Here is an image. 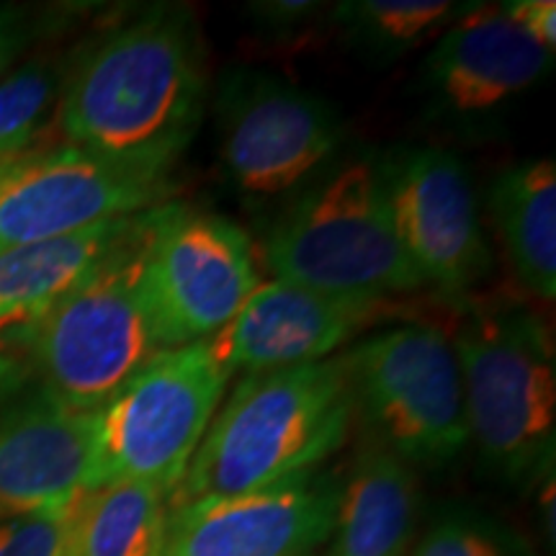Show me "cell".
I'll return each instance as SVG.
<instances>
[{"instance_id":"5bb4252c","label":"cell","mask_w":556,"mask_h":556,"mask_svg":"<svg viewBox=\"0 0 556 556\" xmlns=\"http://www.w3.org/2000/svg\"><path fill=\"white\" fill-rule=\"evenodd\" d=\"M544 50L490 3H469L438 34L422 62V90L441 116L479 119L503 111L552 73Z\"/></svg>"},{"instance_id":"52a82bcc","label":"cell","mask_w":556,"mask_h":556,"mask_svg":"<svg viewBox=\"0 0 556 556\" xmlns=\"http://www.w3.org/2000/svg\"><path fill=\"white\" fill-rule=\"evenodd\" d=\"M229 381L206 340L157 353L99 409V484H150L170 497Z\"/></svg>"},{"instance_id":"4fadbf2b","label":"cell","mask_w":556,"mask_h":556,"mask_svg":"<svg viewBox=\"0 0 556 556\" xmlns=\"http://www.w3.org/2000/svg\"><path fill=\"white\" fill-rule=\"evenodd\" d=\"M397 315L394 302H356L274 278L261 281L206 345L232 377L274 371L332 358L345 343Z\"/></svg>"},{"instance_id":"7402d4cb","label":"cell","mask_w":556,"mask_h":556,"mask_svg":"<svg viewBox=\"0 0 556 556\" xmlns=\"http://www.w3.org/2000/svg\"><path fill=\"white\" fill-rule=\"evenodd\" d=\"M409 556H536L503 520L471 507H451L426 528Z\"/></svg>"},{"instance_id":"7a4b0ae2","label":"cell","mask_w":556,"mask_h":556,"mask_svg":"<svg viewBox=\"0 0 556 556\" xmlns=\"http://www.w3.org/2000/svg\"><path fill=\"white\" fill-rule=\"evenodd\" d=\"M353 415L343 356L245 374L219 402L170 510L317 471L343 448Z\"/></svg>"},{"instance_id":"ac0fdd59","label":"cell","mask_w":556,"mask_h":556,"mask_svg":"<svg viewBox=\"0 0 556 556\" xmlns=\"http://www.w3.org/2000/svg\"><path fill=\"white\" fill-rule=\"evenodd\" d=\"M490 214L507 261L523 287L544 302L556 296V165L533 157L500 170Z\"/></svg>"},{"instance_id":"277c9868","label":"cell","mask_w":556,"mask_h":556,"mask_svg":"<svg viewBox=\"0 0 556 556\" xmlns=\"http://www.w3.org/2000/svg\"><path fill=\"white\" fill-rule=\"evenodd\" d=\"M276 281L356 302L422 289L389 208L381 157H356L304 189L263 240Z\"/></svg>"},{"instance_id":"5b68a950","label":"cell","mask_w":556,"mask_h":556,"mask_svg":"<svg viewBox=\"0 0 556 556\" xmlns=\"http://www.w3.org/2000/svg\"><path fill=\"white\" fill-rule=\"evenodd\" d=\"M144 225L114 258L21 332L41 392L75 409H101L160 345L144 294Z\"/></svg>"},{"instance_id":"7c38bea8","label":"cell","mask_w":556,"mask_h":556,"mask_svg":"<svg viewBox=\"0 0 556 556\" xmlns=\"http://www.w3.org/2000/svg\"><path fill=\"white\" fill-rule=\"evenodd\" d=\"M340 479L309 471L266 490L173 507L163 556H315L330 541Z\"/></svg>"},{"instance_id":"ffe728a7","label":"cell","mask_w":556,"mask_h":556,"mask_svg":"<svg viewBox=\"0 0 556 556\" xmlns=\"http://www.w3.org/2000/svg\"><path fill=\"white\" fill-rule=\"evenodd\" d=\"M467 9L451 0H345L330 18L353 50L389 62L435 39Z\"/></svg>"},{"instance_id":"2e32d148","label":"cell","mask_w":556,"mask_h":556,"mask_svg":"<svg viewBox=\"0 0 556 556\" xmlns=\"http://www.w3.org/2000/svg\"><path fill=\"white\" fill-rule=\"evenodd\" d=\"M148 212L62 238L0 248V336H21L62 296L135 240Z\"/></svg>"},{"instance_id":"f1b7e54d","label":"cell","mask_w":556,"mask_h":556,"mask_svg":"<svg viewBox=\"0 0 556 556\" xmlns=\"http://www.w3.org/2000/svg\"><path fill=\"white\" fill-rule=\"evenodd\" d=\"M315 556H317V554H315Z\"/></svg>"},{"instance_id":"4316f807","label":"cell","mask_w":556,"mask_h":556,"mask_svg":"<svg viewBox=\"0 0 556 556\" xmlns=\"http://www.w3.org/2000/svg\"><path fill=\"white\" fill-rule=\"evenodd\" d=\"M9 377H11V361L3 356V353H0V387L5 384V381H9Z\"/></svg>"},{"instance_id":"d4e9b609","label":"cell","mask_w":556,"mask_h":556,"mask_svg":"<svg viewBox=\"0 0 556 556\" xmlns=\"http://www.w3.org/2000/svg\"><path fill=\"white\" fill-rule=\"evenodd\" d=\"M500 9L528 39L544 50H556V3L554 0H507Z\"/></svg>"},{"instance_id":"603a6c76","label":"cell","mask_w":556,"mask_h":556,"mask_svg":"<svg viewBox=\"0 0 556 556\" xmlns=\"http://www.w3.org/2000/svg\"><path fill=\"white\" fill-rule=\"evenodd\" d=\"M70 510L0 520V556H67Z\"/></svg>"},{"instance_id":"8fae6325","label":"cell","mask_w":556,"mask_h":556,"mask_svg":"<svg viewBox=\"0 0 556 556\" xmlns=\"http://www.w3.org/2000/svg\"><path fill=\"white\" fill-rule=\"evenodd\" d=\"M397 238L422 287L469 296L492 270V250L467 165L441 148H402L381 157Z\"/></svg>"},{"instance_id":"484cf974","label":"cell","mask_w":556,"mask_h":556,"mask_svg":"<svg viewBox=\"0 0 556 556\" xmlns=\"http://www.w3.org/2000/svg\"><path fill=\"white\" fill-rule=\"evenodd\" d=\"M31 39L29 16L18 9H0V78L11 73V65Z\"/></svg>"},{"instance_id":"44dd1931","label":"cell","mask_w":556,"mask_h":556,"mask_svg":"<svg viewBox=\"0 0 556 556\" xmlns=\"http://www.w3.org/2000/svg\"><path fill=\"white\" fill-rule=\"evenodd\" d=\"M67 73L58 60H31L0 78V157L24 155L58 106Z\"/></svg>"},{"instance_id":"30bf717a","label":"cell","mask_w":556,"mask_h":556,"mask_svg":"<svg viewBox=\"0 0 556 556\" xmlns=\"http://www.w3.org/2000/svg\"><path fill=\"white\" fill-rule=\"evenodd\" d=\"M173 168L60 144L24 152L0 178V248L62 238L173 201Z\"/></svg>"},{"instance_id":"6da1fadb","label":"cell","mask_w":556,"mask_h":556,"mask_svg":"<svg viewBox=\"0 0 556 556\" xmlns=\"http://www.w3.org/2000/svg\"><path fill=\"white\" fill-rule=\"evenodd\" d=\"M208 90L199 21L152 5L116 26L67 73L58 101L65 144L176 168L197 135Z\"/></svg>"},{"instance_id":"8992f818","label":"cell","mask_w":556,"mask_h":556,"mask_svg":"<svg viewBox=\"0 0 556 556\" xmlns=\"http://www.w3.org/2000/svg\"><path fill=\"white\" fill-rule=\"evenodd\" d=\"M343 364L374 441L413 469L446 467L469 446L462 368L443 330L417 323L377 330Z\"/></svg>"},{"instance_id":"cb8c5ba5","label":"cell","mask_w":556,"mask_h":556,"mask_svg":"<svg viewBox=\"0 0 556 556\" xmlns=\"http://www.w3.org/2000/svg\"><path fill=\"white\" fill-rule=\"evenodd\" d=\"M323 13V5L315 0H258L248 5V16L253 18L255 31L268 37H296Z\"/></svg>"},{"instance_id":"83f0119b","label":"cell","mask_w":556,"mask_h":556,"mask_svg":"<svg viewBox=\"0 0 556 556\" xmlns=\"http://www.w3.org/2000/svg\"><path fill=\"white\" fill-rule=\"evenodd\" d=\"M16 157H21V155H13V157H0V178L5 176V170L11 168V165H13V160H16Z\"/></svg>"},{"instance_id":"e0dca14e","label":"cell","mask_w":556,"mask_h":556,"mask_svg":"<svg viewBox=\"0 0 556 556\" xmlns=\"http://www.w3.org/2000/svg\"><path fill=\"white\" fill-rule=\"evenodd\" d=\"M420 490L415 469L371 441L340 482L330 552L325 556H407Z\"/></svg>"},{"instance_id":"3957f363","label":"cell","mask_w":556,"mask_h":556,"mask_svg":"<svg viewBox=\"0 0 556 556\" xmlns=\"http://www.w3.org/2000/svg\"><path fill=\"white\" fill-rule=\"evenodd\" d=\"M469 443L492 477L531 484L554 471L556 353L541 312L518 302L469 307L456 336Z\"/></svg>"},{"instance_id":"9a60e30c","label":"cell","mask_w":556,"mask_h":556,"mask_svg":"<svg viewBox=\"0 0 556 556\" xmlns=\"http://www.w3.org/2000/svg\"><path fill=\"white\" fill-rule=\"evenodd\" d=\"M99 486V409L39 392L0 420V520L73 507Z\"/></svg>"},{"instance_id":"d6986e66","label":"cell","mask_w":556,"mask_h":556,"mask_svg":"<svg viewBox=\"0 0 556 556\" xmlns=\"http://www.w3.org/2000/svg\"><path fill=\"white\" fill-rule=\"evenodd\" d=\"M170 497L137 482L93 486L70 510L67 556H163Z\"/></svg>"},{"instance_id":"9c48e42d","label":"cell","mask_w":556,"mask_h":556,"mask_svg":"<svg viewBox=\"0 0 556 556\" xmlns=\"http://www.w3.org/2000/svg\"><path fill=\"white\" fill-rule=\"evenodd\" d=\"M217 114L227 178L253 199L312 186L343 142V119L330 101L266 70H227Z\"/></svg>"},{"instance_id":"ba28073f","label":"cell","mask_w":556,"mask_h":556,"mask_svg":"<svg viewBox=\"0 0 556 556\" xmlns=\"http://www.w3.org/2000/svg\"><path fill=\"white\" fill-rule=\"evenodd\" d=\"M142 258L144 294L163 351L208 340L261 287L245 229L176 201L152 208Z\"/></svg>"}]
</instances>
